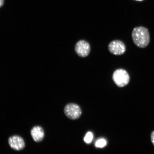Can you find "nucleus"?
<instances>
[{
  "label": "nucleus",
  "instance_id": "4",
  "mask_svg": "<svg viewBox=\"0 0 154 154\" xmlns=\"http://www.w3.org/2000/svg\"><path fill=\"white\" fill-rule=\"evenodd\" d=\"M108 48L111 53L116 55L123 54L126 51L125 44L119 40H115L111 42L109 44Z\"/></svg>",
  "mask_w": 154,
  "mask_h": 154
},
{
  "label": "nucleus",
  "instance_id": "10",
  "mask_svg": "<svg viewBox=\"0 0 154 154\" xmlns=\"http://www.w3.org/2000/svg\"><path fill=\"white\" fill-rule=\"evenodd\" d=\"M151 137L152 143V144L154 145V131L152 132Z\"/></svg>",
  "mask_w": 154,
  "mask_h": 154
},
{
  "label": "nucleus",
  "instance_id": "5",
  "mask_svg": "<svg viewBox=\"0 0 154 154\" xmlns=\"http://www.w3.org/2000/svg\"><path fill=\"white\" fill-rule=\"evenodd\" d=\"M90 46L87 42L81 40L76 44L75 47V51L79 56L85 57L89 55L90 51Z\"/></svg>",
  "mask_w": 154,
  "mask_h": 154
},
{
  "label": "nucleus",
  "instance_id": "8",
  "mask_svg": "<svg viewBox=\"0 0 154 154\" xmlns=\"http://www.w3.org/2000/svg\"><path fill=\"white\" fill-rule=\"evenodd\" d=\"M106 140L104 139H100L98 140L95 143V146L98 148H103L106 144Z\"/></svg>",
  "mask_w": 154,
  "mask_h": 154
},
{
  "label": "nucleus",
  "instance_id": "7",
  "mask_svg": "<svg viewBox=\"0 0 154 154\" xmlns=\"http://www.w3.org/2000/svg\"><path fill=\"white\" fill-rule=\"evenodd\" d=\"M31 134L35 141L39 142L43 140L44 133L43 129L40 126L34 127L31 131Z\"/></svg>",
  "mask_w": 154,
  "mask_h": 154
},
{
  "label": "nucleus",
  "instance_id": "6",
  "mask_svg": "<svg viewBox=\"0 0 154 154\" xmlns=\"http://www.w3.org/2000/svg\"><path fill=\"white\" fill-rule=\"evenodd\" d=\"M9 144L12 149L20 151L24 149L25 146V142L23 139L18 136L11 137L8 140Z\"/></svg>",
  "mask_w": 154,
  "mask_h": 154
},
{
  "label": "nucleus",
  "instance_id": "9",
  "mask_svg": "<svg viewBox=\"0 0 154 154\" xmlns=\"http://www.w3.org/2000/svg\"><path fill=\"white\" fill-rule=\"evenodd\" d=\"M93 134L91 132H88L86 134L84 138V141L87 143H89L93 139Z\"/></svg>",
  "mask_w": 154,
  "mask_h": 154
},
{
  "label": "nucleus",
  "instance_id": "12",
  "mask_svg": "<svg viewBox=\"0 0 154 154\" xmlns=\"http://www.w3.org/2000/svg\"><path fill=\"white\" fill-rule=\"evenodd\" d=\"M136 1H143V0H136Z\"/></svg>",
  "mask_w": 154,
  "mask_h": 154
},
{
  "label": "nucleus",
  "instance_id": "2",
  "mask_svg": "<svg viewBox=\"0 0 154 154\" xmlns=\"http://www.w3.org/2000/svg\"><path fill=\"white\" fill-rule=\"evenodd\" d=\"M112 79L115 83L119 87H123L129 82V75L126 70L122 69H117L113 72Z\"/></svg>",
  "mask_w": 154,
  "mask_h": 154
},
{
  "label": "nucleus",
  "instance_id": "11",
  "mask_svg": "<svg viewBox=\"0 0 154 154\" xmlns=\"http://www.w3.org/2000/svg\"><path fill=\"white\" fill-rule=\"evenodd\" d=\"M4 2V0H0V8L3 5Z\"/></svg>",
  "mask_w": 154,
  "mask_h": 154
},
{
  "label": "nucleus",
  "instance_id": "1",
  "mask_svg": "<svg viewBox=\"0 0 154 154\" xmlns=\"http://www.w3.org/2000/svg\"><path fill=\"white\" fill-rule=\"evenodd\" d=\"M132 37L135 45L140 48H145L149 44V32L144 27L140 26L134 28L132 31Z\"/></svg>",
  "mask_w": 154,
  "mask_h": 154
},
{
  "label": "nucleus",
  "instance_id": "3",
  "mask_svg": "<svg viewBox=\"0 0 154 154\" xmlns=\"http://www.w3.org/2000/svg\"><path fill=\"white\" fill-rule=\"evenodd\" d=\"M65 115L71 120H75L79 118L82 114V111L79 106L73 103L68 104L64 108Z\"/></svg>",
  "mask_w": 154,
  "mask_h": 154
}]
</instances>
